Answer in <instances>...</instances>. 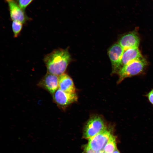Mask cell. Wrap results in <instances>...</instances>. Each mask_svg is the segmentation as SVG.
Here are the masks:
<instances>
[{
	"label": "cell",
	"instance_id": "cell-1",
	"mask_svg": "<svg viewBox=\"0 0 153 153\" xmlns=\"http://www.w3.org/2000/svg\"><path fill=\"white\" fill-rule=\"evenodd\" d=\"M71 59L68 49H58L46 55L43 61L47 73L59 76L64 73Z\"/></svg>",
	"mask_w": 153,
	"mask_h": 153
},
{
	"label": "cell",
	"instance_id": "cell-2",
	"mask_svg": "<svg viewBox=\"0 0 153 153\" xmlns=\"http://www.w3.org/2000/svg\"><path fill=\"white\" fill-rule=\"evenodd\" d=\"M147 62L143 57L135 60L123 66L118 73L119 76L118 83L124 79L141 74L144 70Z\"/></svg>",
	"mask_w": 153,
	"mask_h": 153
},
{
	"label": "cell",
	"instance_id": "cell-3",
	"mask_svg": "<svg viewBox=\"0 0 153 153\" xmlns=\"http://www.w3.org/2000/svg\"><path fill=\"white\" fill-rule=\"evenodd\" d=\"M107 129L103 119L98 116L91 117L87 122L84 129V137L89 139Z\"/></svg>",
	"mask_w": 153,
	"mask_h": 153
},
{
	"label": "cell",
	"instance_id": "cell-4",
	"mask_svg": "<svg viewBox=\"0 0 153 153\" xmlns=\"http://www.w3.org/2000/svg\"><path fill=\"white\" fill-rule=\"evenodd\" d=\"M124 50L118 43H115L109 49L108 54L111 61L112 72L117 73L122 68V59Z\"/></svg>",
	"mask_w": 153,
	"mask_h": 153
},
{
	"label": "cell",
	"instance_id": "cell-5",
	"mask_svg": "<svg viewBox=\"0 0 153 153\" xmlns=\"http://www.w3.org/2000/svg\"><path fill=\"white\" fill-rule=\"evenodd\" d=\"M111 134L110 131L107 128L89 139L88 145L95 151L103 150Z\"/></svg>",
	"mask_w": 153,
	"mask_h": 153
},
{
	"label": "cell",
	"instance_id": "cell-6",
	"mask_svg": "<svg viewBox=\"0 0 153 153\" xmlns=\"http://www.w3.org/2000/svg\"><path fill=\"white\" fill-rule=\"evenodd\" d=\"M8 4L10 16L13 21H16L23 24L27 19L24 10L15 0H5Z\"/></svg>",
	"mask_w": 153,
	"mask_h": 153
},
{
	"label": "cell",
	"instance_id": "cell-7",
	"mask_svg": "<svg viewBox=\"0 0 153 153\" xmlns=\"http://www.w3.org/2000/svg\"><path fill=\"white\" fill-rule=\"evenodd\" d=\"M55 102L61 106H65L77 101L78 97L75 93L67 92L58 88L53 94Z\"/></svg>",
	"mask_w": 153,
	"mask_h": 153
},
{
	"label": "cell",
	"instance_id": "cell-8",
	"mask_svg": "<svg viewBox=\"0 0 153 153\" xmlns=\"http://www.w3.org/2000/svg\"><path fill=\"white\" fill-rule=\"evenodd\" d=\"M58 82L59 76L47 73L38 85L53 95L58 88Z\"/></svg>",
	"mask_w": 153,
	"mask_h": 153
},
{
	"label": "cell",
	"instance_id": "cell-9",
	"mask_svg": "<svg viewBox=\"0 0 153 153\" xmlns=\"http://www.w3.org/2000/svg\"><path fill=\"white\" fill-rule=\"evenodd\" d=\"M140 38L136 31H133L122 36L118 40V43L126 50L128 48L138 47Z\"/></svg>",
	"mask_w": 153,
	"mask_h": 153
},
{
	"label": "cell",
	"instance_id": "cell-10",
	"mask_svg": "<svg viewBox=\"0 0 153 153\" xmlns=\"http://www.w3.org/2000/svg\"><path fill=\"white\" fill-rule=\"evenodd\" d=\"M58 88L67 92L75 93V88L72 79L65 73L59 76Z\"/></svg>",
	"mask_w": 153,
	"mask_h": 153
},
{
	"label": "cell",
	"instance_id": "cell-11",
	"mask_svg": "<svg viewBox=\"0 0 153 153\" xmlns=\"http://www.w3.org/2000/svg\"><path fill=\"white\" fill-rule=\"evenodd\" d=\"M142 57L138 47L125 50L122 59V68L130 62Z\"/></svg>",
	"mask_w": 153,
	"mask_h": 153
},
{
	"label": "cell",
	"instance_id": "cell-12",
	"mask_svg": "<svg viewBox=\"0 0 153 153\" xmlns=\"http://www.w3.org/2000/svg\"><path fill=\"white\" fill-rule=\"evenodd\" d=\"M116 148V137L111 134L103 150L106 153H112Z\"/></svg>",
	"mask_w": 153,
	"mask_h": 153
},
{
	"label": "cell",
	"instance_id": "cell-13",
	"mask_svg": "<svg viewBox=\"0 0 153 153\" xmlns=\"http://www.w3.org/2000/svg\"><path fill=\"white\" fill-rule=\"evenodd\" d=\"M12 29L14 37H17L20 33L23 27V24L16 21H13Z\"/></svg>",
	"mask_w": 153,
	"mask_h": 153
},
{
	"label": "cell",
	"instance_id": "cell-14",
	"mask_svg": "<svg viewBox=\"0 0 153 153\" xmlns=\"http://www.w3.org/2000/svg\"><path fill=\"white\" fill-rule=\"evenodd\" d=\"M21 8L24 11L33 0H15Z\"/></svg>",
	"mask_w": 153,
	"mask_h": 153
},
{
	"label": "cell",
	"instance_id": "cell-15",
	"mask_svg": "<svg viewBox=\"0 0 153 153\" xmlns=\"http://www.w3.org/2000/svg\"><path fill=\"white\" fill-rule=\"evenodd\" d=\"M86 153H99L100 151H95L90 148L88 144L85 145L84 147Z\"/></svg>",
	"mask_w": 153,
	"mask_h": 153
},
{
	"label": "cell",
	"instance_id": "cell-16",
	"mask_svg": "<svg viewBox=\"0 0 153 153\" xmlns=\"http://www.w3.org/2000/svg\"><path fill=\"white\" fill-rule=\"evenodd\" d=\"M150 102L153 105V88L146 95Z\"/></svg>",
	"mask_w": 153,
	"mask_h": 153
},
{
	"label": "cell",
	"instance_id": "cell-17",
	"mask_svg": "<svg viewBox=\"0 0 153 153\" xmlns=\"http://www.w3.org/2000/svg\"><path fill=\"white\" fill-rule=\"evenodd\" d=\"M112 153H120L119 150L116 148Z\"/></svg>",
	"mask_w": 153,
	"mask_h": 153
},
{
	"label": "cell",
	"instance_id": "cell-18",
	"mask_svg": "<svg viewBox=\"0 0 153 153\" xmlns=\"http://www.w3.org/2000/svg\"><path fill=\"white\" fill-rule=\"evenodd\" d=\"M99 153H106L103 150L100 151Z\"/></svg>",
	"mask_w": 153,
	"mask_h": 153
}]
</instances>
